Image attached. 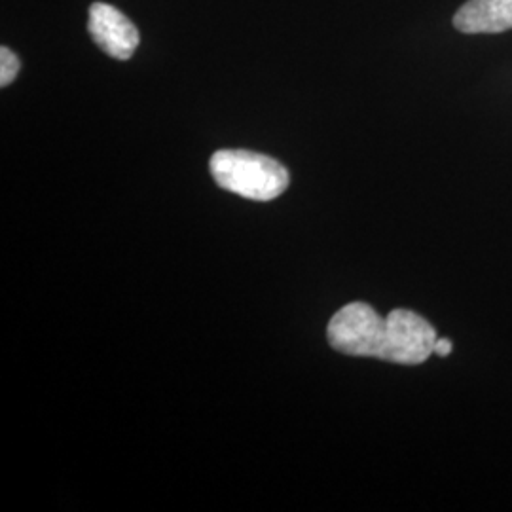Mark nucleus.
<instances>
[{"mask_svg":"<svg viewBox=\"0 0 512 512\" xmlns=\"http://www.w3.org/2000/svg\"><path fill=\"white\" fill-rule=\"evenodd\" d=\"M454 27L465 35L511 31L512 0H469L456 12Z\"/></svg>","mask_w":512,"mask_h":512,"instance_id":"20e7f679","label":"nucleus"},{"mask_svg":"<svg viewBox=\"0 0 512 512\" xmlns=\"http://www.w3.org/2000/svg\"><path fill=\"white\" fill-rule=\"evenodd\" d=\"M209 167L220 188L253 202H272L289 186V171L283 165L251 150H219Z\"/></svg>","mask_w":512,"mask_h":512,"instance_id":"f03ea898","label":"nucleus"},{"mask_svg":"<svg viewBox=\"0 0 512 512\" xmlns=\"http://www.w3.org/2000/svg\"><path fill=\"white\" fill-rule=\"evenodd\" d=\"M452 342L448 340V338H437V342H435V353L439 355V357H448L450 353H452Z\"/></svg>","mask_w":512,"mask_h":512,"instance_id":"423d86ee","label":"nucleus"},{"mask_svg":"<svg viewBox=\"0 0 512 512\" xmlns=\"http://www.w3.org/2000/svg\"><path fill=\"white\" fill-rule=\"evenodd\" d=\"M330 346L349 357H374L397 365H421L435 353L437 330L414 311L382 317L372 306L353 302L330 319Z\"/></svg>","mask_w":512,"mask_h":512,"instance_id":"f257e3e1","label":"nucleus"},{"mask_svg":"<svg viewBox=\"0 0 512 512\" xmlns=\"http://www.w3.org/2000/svg\"><path fill=\"white\" fill-rule=\"evenodd\" d=\"M21 69V61L18 55L14 54L10 48L2 46L0 48V86L6 88L10 86Z\"/></svg>","mask_w":512,"mask_h":512,"instance_id":"39448f33","label":"nucleus"},{"mask_svg":"<svg viewBox=\"0 0 512 512\" xmlns=\"http://www.w3.org/2000/svg\"><path fill=\"white\" fill-rule=\"evenodd\" d=\"M88 31L93 42L118 61H128L141 40L133 21L105 2H93L90 6Z\"/></svg>","mask_w":512,"mask_h":512,"instance_id":"7ed1b4c3","label":"nucleus"}]
</instances>
